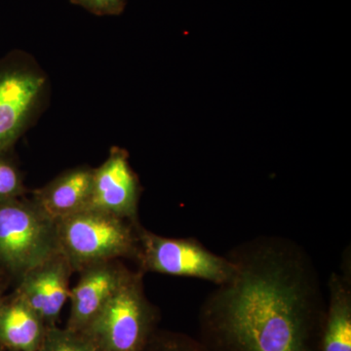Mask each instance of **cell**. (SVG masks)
<instances>
[{
    "label": "cell",
    "instance_id": "17",
    "mask_svg": "<svg viewBox=\"0 0 351 351\" xmlns=\"http://www.w3.org/2000/svg\"><path fill=\"white\" fill-rule=\"evenodd\" d=\"M2 301L1 288H0V302Z\"/></svg>",
    "mask_w": 351,
    "mask_h": 351
},
{
    "label": "cell",
    "instance_id": "15",
    "mask_svg": "<svg viewBox=\"0 0 351 351\" xmlns=\"http://www.w3.org/2000/svg\"><path fill=\"white\" fill-rule=\"evenodd\" d=\"M71 2L97 16L120 15L126 6V0H71Z\"/></svg>",
    "mask_w": 351,
    "mask_h": 351
},
{
    "label": "cell",
    "instance_id": "13",
    "mask_svg": "<svg viewBox=\"0 0 351 351\" xmlns=\"http://www.w3.org/2000/svg\"><path fill=\"white\" fill-rule=\"evenodd\" d=\"M38 351H97L83 332L49 327Z\"/></svg>",
    "mask_w": 351,
    "mask_h": 351
},
{
    "label": "cell",
    "instance_id": "2",
    "mask_svg": "<svg viewBox=\"0 0 351 351\" xmlns=\"http://www.w3.org/2000/svg\"><path fill=\"white\" fill-rule=\"evenodd\" d=\"M138 223L87 208L57 221L59 251L78 272L94 263L137 258Z\"/></svg>",
    "mask_w": 351,
    "mask_h": 351
},
{
    "label": "cell",
    "instance_id": "14",
    "mask_svg": "<svg viewBox=\"0 0 351 351\" xmlns=\"http://www.w3.org/2000/svg\"><path fill=\"white\" fill-rule=\"evenodd\" d=\"M10 151H0V202L23 197L27 193L22 173Z\"/></svg>",
    "mask_w": 351,
    "mask_h": 351
},
{
    "label": "cell",
    "instance_id": "1",
    "mask_svg": "<svg viewBox=\"0 0 351 351\" xmlns=\"http://www.w3.org/2000/svg\"><path fill=\"white\" fill-rule=\"evenodd\" d=\"M205 323L225 351H314V314L304 270L277 251L234 262Z\"/></svg>",
    "mask_w": 351,
    "mask_h": 351
},
{
    "label": "cell",
    "instance_id": "5",
    "mask_svg": "<svg viewBox=\"0 0 351 351\" xmlns=\"http://www.w3.org/2000/svg\"><path fill=\"white\" fill-rule=\"evenodd\" d=\"M156 320L145 298L143 272L132 271L84 331L97 351H143Z\"/></svg>",
    "mask_w": 351,
    "mask_h": 351
},
{
    "label": "cell",
    "instance_id": "12",
    "mask_svg": "<svg viewBox=\"0 0 351 351\" xmlns=\"http://www.w3.org/2000/svg\"><path fill=\"white\" fill-rule=\"evenodd\" d=\"M320 351H351V292L343 277L332 274Z\"/></svg>",
    "mask_w": 351,
    "mask_h": 351
},
{
    "label": "cell",
    "instance_id": "3",
    "mask_svg": "<svg viewBox=\"0 0 351 351\" xmlns=\"http://www.w3.org/2000/svg\"><path fill=\"white\" fill-rule=\"evenodd\" d=\"M57 253V221L34 200L0 202V269L19 281Z\"/></svg>",
    "mask_w": 351,
    "mask_h": 351
},
{
    "label": "cell",
    "instance_id": "4",
    "mask_svg": "<svg viewBox=\"0 0 351 351\" xmlns=\"http://www.w3.org/2000/svg\"><path fill=\"white\" fill-rule=\"evenodd\" d=\"M49 80L29 53L14 50L0 59V151L11 149L43 113Z\"/></svg>",
    "mask_w": 351,
    "mask_h": 351
},
{
    "label": "cell",
    "instance_id": "10",
    "mask_svg": "<svg viewBox=\"0 0 351 351\" xmlns=\"http://www.w3.org/2000/svg\"><path fill=\"white\" fill-rule=\"evenodd\" d=\"M93 177L94 169L89 166L64 171L43 188L36 189L32 199L55 221L68 218L89 208Z\"/></svg>",
    "mask_w": 351,
    "mask_h": 351
},
{
    "label": "cell",
    "instance_id": "7",
    "mask_svg": "<svg viewBox=\"0 0 351 351\" xmlns=\"http://www.w3.org/2000/svg\"><path fill=\"white\" fill-rule=\"evenodd\" d=\"M141 186L132 169L128 152L113 147L105 162L94 169L89 208L138 223Z\"/></svg>",
    "mask_w": 351,
    "mask_h": 351
},
{
    "label": "cell",
    "instance_id": "8",
    "mask_svg": "<svg viewBox=\"0 0 351 351\" xmlns=\"http://www.w3.org/2000/svg\"><path fill=\"white\" fill-rule=\"evenodd\" d=\"M131 272L119 260L94 263L80 270L77 283L69 293L71 313L66 328L71 331H84Z\"/></svg>",
    "mask_w": 351,
    "mask_h": 351
},
{
    "label": "cell",
    "instance_id": "9",
    "mask_svg": "<svg viewBox=\"0 0 351 351\" xmlns=\"http://www.w3.org/2000/svg\"><path fill=\"white\" fill-rule=\"evenodd\" d=\"M61 253L39 263L18 281L15 293L38 314L48 328L55 326L69 299V281L73 274Z\"/></svg>",
    "mask_w": 351,
    "mask_h": 351
},
{
    "label": "cell",
    "instance_id": "6",
    "mask_svg": "<svg viewBox=\"0 0 351 351\" xmlns=\"http://www.w3.org/2000/svg\"><path fill=\"white\" fill-rule=\"evenodd\" d=\"M136 260L144 271L173 276L195 277L223 285L235 276L233 261L215 255L193 239L159 237L140 226Z\"/></svg>",
    "mask_w": 351,
    "mask_h": 351
},
{
    "label": "cell",
    "instance_id": "11",
    "mask_svg": "<svg viewBox=\"0 0 351 351\" xmlns=\"http://www.w3.org/2000/svg\"><path fill=\"white\" fill-rule=\"evenodd\" d=\"M48 327L14 292L0 302V343L13 351H38Z\"/></svg>",
    "mask_w": 351,
    "mask_h": 351
},
{
    "label": "cell",
    "instance_id": "16",
    "mask_svg": "<svg viewBox=\"0 0 351 351\" xmlns=\"http://www.w3.org/2000/svg\"><path fill=\"white\" fill-rule=\"evenodd\" d=\"M159 351H207V350L193 341L175 339L164 343Z\"/></svg>",
    "mask_w": 351,
    "mask_h": 351
}]
</instances>
